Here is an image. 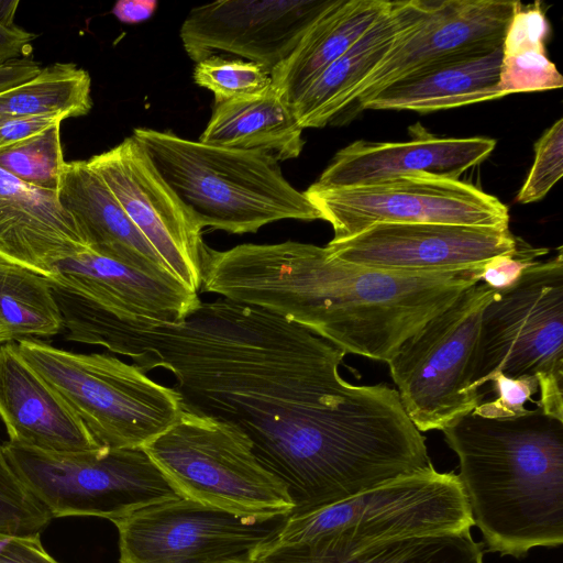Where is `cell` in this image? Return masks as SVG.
Instances as JSON below:
<instances>
[{
    "label": "cell",
    "instance_id": "5",
    "mask_svg": "<svg viewBox=\"0 0 563 563\" xmlns=\"http://www.w3.org/2000/svg\"><path fill=\"white\" fill-rule=\"evenodd\" d=\"M474 526L456 474L432 464L341 501L288 515L275 543L345 559L376 544Z\"/></svg>",
    "mask_w": 563,
    "mask_h": 563
},
{
    "label": "cell",
    "instance_id": "24",
    "mask_svg": "<svg viewBox=\"0 0 563 563\" xmlns=\"http://www.w3.org/2000/svg\"><path fill=\"white\" fill-rule=\"evenodd\" d=\"M387 0H332L300 42L272 73L273 85L290 104L385 13Z\"/></svg>",
    "mask_w": 563,
    "mask_h": 563
},
{
    "label": "cell",
    "instance_id": "22",
    "mask_svg": "<svg viewBox=\"0 0 563 563\" xmlns=\"http://www.w3.org/2000/svg\"><path fill=\"white\" fill-rule=\"evenodd\" d=\"M57 196L88 250L147 273L173 275L87 161L65 163Z\"/></svg>",
    "mask_w": 563,
    "mask_h": 563
},
{
    "label": "cell",
    "instance_id": "28",
    "mask_svg": "<svg viewBox=\"0 0 563 563\" xmlns=\"http://www.w3.org/2000/svg\"><path fill=\"white\" fill-rule=\"evenodd\" d=\"M0 324L11 341L53 336L63 330L49 278L1 256Z\"/></svg>",
    "mask_w": 563,
    "mask_h": 563
},
{
    "label": "cell",
    "instance_id": "29",
    "mask_svg": "<svg viewBox=\"0 0 563 563\" xmlns=\"http://www.w3.org/2000/svg\"><path fill=\"white\" fill-rule=\"evenodd\" d=\"M92 108L91 79L71 63H55L29 81L0 95V119L87 114Z\"/></svg>",
    "mask_w": 563,
    "mask_h": 563
},
{
    "label": "cell",
    "instance_id": "2",
    "mask_svg": "<svg viewBox=\"0 0 563 563\" xmlns=\"http://www.w3.org/2000/svg\"><path fill=\"white\" fill-rule=\"evenodd\" d=\"M483 265L439 273L387 272L297 241L244 243L223 251L206 244L199 294L268 310L345 354L387 363L407 339L482 280Z\"/></svg>",
    "mask_w": 563,
    "mask_h": 563
},
{
    "label": "cell",
    "instance_id": "25",
    "mask_svg": "<svg viewBox=\"0 0 563 563\" xmlns=\"http://www.w3.org/2000/svg\"><path fill=\"white\" fill-rule=\"evenodd\" d=\"M290 104L272 84L265 91L214 102L199 142L273 155L278 162L300 155L305 141Z\"/></svg>",
    "mask_w": 563,
    "mask_h": 563
},
{
    "label": "cell",
    "instance_id": "7",
    "mask_svg": "<svg viewBox=\"0 0 563 563\" xmlns=\"http://www.w3.org/2000/svg\"><path fill=\"white\" fill-rule=\"evenodd\" d=\"M537 377V407L563 420V254L536 262L482 313L472 388L494 376Z\"/></svg>",
    "mask_w": 563,
    "mask_h": 563
},
{
    "label": "cell",
    "instance_id": "42",
    "mask_svg": "<svg viewBox=\"0 0 563 563\" xmlns=\"http://www.w3.org/2000/svg\"><path fill=\"white\" fill-rule=\"evenodd\" d=\"M10 341H11V339H10L9 334L0 324V345L3 343L10 342Z\"/></svg>",
    "mask_w": 563,
    "mask_h": 563
},
{
    "label": "cell",
    "instance_id": "31",
    "mask_svg": "<svg viewBox=\"0 0 563 563\" xmlns=\"http://www.w3.org/2000/svg\"><path fill=\"white\" fill-rule=\"evenodd\" d=\"M192 77L196 85L213 93L214 102L257 95L273 84L271 71L262 65L218 55L196 63Z\"/></svg>",
    "mask_w": 563,
    "mask_h": 563
},
{
    "label": "cell",
    "instance_id": "13",
    "mask_svg": "<svg viewBox=\"0 0 563 563\" xmlns=\"http://www.w3.org/2000/svg\"><path fill=\"white\" fill-rule=\"evenodd\" d=\"M87 162L169 272L199 294L202 228L142 146L128 136Z\"/></svg>",
    "mask_w": 563,
    "mask_h": 563
},
{
    "label": "cell",
    "instance_id": "1",
    "mask_svg": "<svg viewBox=\"0 0 563 563\" xmlns=\"http://www.w3.org/2000/svg\"><path fill=\"white\" fill-rule=\"evenodd\" d=\"M95 344L168 371L183 409L239 429L308 512L427 468L426 438L387 384L353 385L345 353L268 310L219 297L181 322L100 316Z\"/></svg>",
    "mask_w": 563,
    "mask_h": 563
},
{
    "label": "cell",
    "instance_id": "33",
    "mask_svg": "<svg viewBox=\"0 0 563 563\" xmlns=\"http://www.w3.org/2000/svg\"><path fill=\"white\" fill-rule=\"evenodd\" d=\"M563 119L555 121L534 143V159L516 200L531 203L541 200L562 177Z\"/></svg>",
    "mask_w": 563,
    "mask_h": 563
},
{
    "label": "cell",
    "instance_id": "10",
    "mask_svg": "<svg viewBox=\"0 0 563 563\" xmlns=\"http://www.w3.org/2000/svg\"><path fill=\"white\" fill-rule=\"evenodd\" d=\"M496 291L482 282L470 286L387 362L401 406L421 433L442 431L481 404L472 364L482 313Z\"/></svg>",
    "mask_w": 563,
    "mask_h": 563
},
{
    "label": "cell",
    "instance_id": "40",
    "mask_svg": "<svg viewBox=\"0 0 563 563\" xmlns=\"http://www.w3.org/2000/svg\"><path fill=\"white\" fill-rule=\"evenodd\" d=\"M156 0H120L112 8V14L122 23L136 24L153 16L157 9Z\"/></svg>",
    "mask_w": 563,
    "mask_h": 563
},
{
    "label": "cell",
    "instance_id": "23",
    "mask_svg": "<svg viewBox=\"0 0 563 563\" xmlns=\"http://www.w3.org/2000/svg\"><path fill=\"white\" fill-rule=\"evenodd\" d=\"M501 58L503 44L433 65L389 84L360 110L429 113L503 98L498 90Z\"/></svg>",
    "mask_w": 563,
    "mask_h": 563
},
{
    "label": "cell",
    "instance_id": "8",
    "mask_svg": "<svg viewBox=\"0 0 563 563\" xmlns=\"http://www.w3.org/2000/svg\"><path fill=\"white\" fill-rule=\"evenodd\" d=\"M184 498L249 517L288 516L284 483L255 456L235 427L183 409L177 421L143 446Z\"/></svg>",
    "mask_w": 563,
    "mask_h": 563
},
{
    "label": "cell",
    "instance_id": "19",
    "mask_svg": "<svg viewBox=\"0 0 563 563\" xmlns=\"http://www.w3.org/2000/svg\"><path fill=\"white\" fill-rule=\"evenodd\" d=\"M0 418L8 441L19 445L58 453L102 448L11 341L0 345Z\"/></svg>",
    "mask_w": 563,
    "mask_h": 563
},
{
    "label": "cell",
    "instance_id": "36",
    "mask_svg": "<svg viewBox=\"0 0 563 563\" xmlns=\"http://www.w3.org/2000/svg\"><path fill=\"white\" fill-rule=\"evenodd\" d=\"M0 563H59L42 545L40 533L0 537Z\"/></svg>",
    "mask_w": 563,
    "mask_h": 563
},
{
    "label": "cell",
    "instance_id": "39",
    "mask_svg": "<svg viewBox=\"0 0 563 563\" xmlns=\"http://www.w3.org/2000/svg\"><path fill=\"white\" fill-rule=\"evenodd\" d=\"M41 69L36 62L27 57L0 64V95L34 78Z\"/></svg>",
    "mask_w": 563,
    "mask_h": 563
},
{
    "label": "cell",
    "instance_id": "35",
    "mask_svg": "<svg viewBox=\"0 0 563 563\" xmlns=\"http://www.w3.org/2000/svg\"><path fill=\"white\" fill-rule=\"evenodd\" d=\"M547 253L545 249H532L518 243L516 253L496 256L483 265L481 282L495 290L508 288L528 267L538 262L536 258Z\"/></svg>",
    "mask_w": 563,
    "mask_h": 563
},
{
    "label": "cell",
    "instance_id": "37",
    "mask_svg": "<svg viewBox=\"0 0 563 563\" xmlns=\"http://www.w3.org/2000/svg\"><path fill=\"white\" fill-rule=\"evenodd\" d=\"M64 120L60 115L0 119V148L27 140Z\"/></svg>",
    "mask_w": 563,
    "mask_h": 563
},
{
    "label": "cell",
    "instance_id": "26",
    "mask_svg": "<svg viewBox=\"0 0 563 563\" xmlns=\"http://www.w3.org/2000/svg\"><path fill=\"white\" fill-rule=\"evenodd\" d=\"M471 529L413 536L371 547L345 559L320 556L300 544L274 543L254 563H484Z\"/></svg>",
    "mask_w": 563,
    "mask_h": 563
},
{
    "label": "cell",
    "instance_id": "15",
    "mask_svg": "<svg viewBox=\"0 0 563 563\" xmlns=\"http://www.w3.org/2000/svg\"><path fill=\"white\" fill-rule=\"evenodd\" d=\"M332 0H223L192 8L179 36L196 63L217 52L238 55L271 73L289 57Z\"/></svg>",
    "mask_w": 563,
    "mask_h": 563
},
{
    "label": "cell",
    "instance_id": "27",
    "mask_svg": "<svg viewBox=\"0 0 563 563\" xmlns=\"http://www.w3.org/2000/svg\"><path fill=\"white\" fill-rule=\"evenodd\" d=\"M549 33L550 24L539 3L518 5L503 41L498 90L504 97L562 88L563 77L547 55Z\"/></svg>",
    "mask_w": 563,
    "mask_h": 563
},
{
    "label": "cell",
    "instance_id": "30",
    "mask_svg": "<svg viewBox=\"0 0 563 563\" xmlns=\"http://www.w3.org/2000/svg\"><path fill=\"white\" fill-rule=\"evenodd\" d=\"M60 124L0 148V168L29 185L57 190L65 166Z\"/></svg>",
    "mask_w": 563,
    "mask_h": 563
},
{
    "label": "cell",
    "instance_id": "17",
    "mask_svg": "<svg viewBox=\"0 0 563 563\" xmlns=\"http://www.w3.org/2000/svg\"><path fill=\"white\" fill-rule=\"evenodd\" d=\"M51 283L121 321L150 325L181 322L201 302L174 275H157L86 250L58 262Z\"/></svg>",
    "mask_w": 563,
    "mask_h": 563
},
{
    "label": "cell",
    "instance_id": "38",
    "mask_svg": "<svg viewBox=\"0 0 563 563\" xmlns=\"http://www.w3.org/2000/svg\"><path fill=\"white\" fill-rule=\"evenodd\" d=\"M35 37L34 33L15 25L5 26L0 23V64L26 58L32 51L31 43Z\"/></svg>",
    "mask_w": 563,
    "mask_h": 563
},
{
    "label": "cell",
    "instance_id": "32",
    "mask_svg": "<svg viewBox=\"0 0 563 563\" xmlns=\"http://www.w3.org/2000/svg\"><path fill=\"white\" fill-rule=\"evenodd\" d=\"M53 519L10 465L0 444V537L40 533Z\"/></svg>",
    "mask_w": 563,
    "mask_h": 563
},
{
    "label": "cell",
    "instance_id": "20",
    "mask_svg": "<svg viewBox=\"0 0 563 563\" xmlns=\"http://www.w3.org/2000/svg\"><path fill=\"white\" fill-rule=\"evenodd\" d=\"M88 250L57 190L0 168V256L51 277L60 261Z\"/></svg>",
    "mask_w": 563,
    "mask_h": 563
},
{
    "label": "cell",
    "instance_id": "21",
    "mask_svg": "<svg viewBox=\"0 0 563 563\" xmlns=\"http://www.w3.org/2000/svg\"><path fill=\"white\" fill-rule=\"evenodd\" d=\"M427 0L391 1L388 10L295 100L291 110L302 129L322 128L349 108L360 86L394 44L428 10Z\"/></svg>",
    "mask_w": 563,
    "mask_h": 563
},
{
    "label": "cell",
    "instance_id": "34",
    "mask_svg": "<svg viewBox=\"0 0 563 563\" xmlns=\"http://www.w3.org/2000/svg\"><path fill=\"white\" fill-rule=\"evenodd\" d=\"M493 393L497 397L481 402L472 412L487 419L512 418L526 412L525 404L532 401V395L539 391L537 377L512 378L504 374L493 377Z\"/></svg>",
    "mask_w": 563,
    "mask_h": 563
},
{
    "label": "cell",
    "instance_id": "9",
    "mask_svg": "<svg viewBox=\"0 0 563 563\" xmlns=\"http://www.w3.org/2000/svg\"><path fill=\"white\" fill-rule=\"evenodd\" d=\"M4 454L53 518L95 516L115 521L181 497L143 448L47 452L12 442Z\"/></svg>",
    "mask_w": 563,
    "mask_h": 563
},
{
    "label": "cell",
    "instance_id": "11",
    "mask_svg": "<svg viewBox=\"0 0 563 563\" xmlns=\"http://www.w3.org/2000/svg\"><path fill=\"white\" fill-rule=\"evenodd\" d=\"M334 241L353 236L376 223H443L509 229V210L474 185L423 173L405 174L368 184L303 191Z\"/></svg>",
    "mask_w": 563,
    "mask_h": 563
},
{
    "label": "cell",
    "instance_id": "18",
    "mask_svg": "<svg viewBox=\"0 0 563 563\" xmlns=\"http://www.w3.org/2000/svg\"><path fill=\"white\" fill-rule=\"evenodd\" d=\"M495 146L490 137L444 139L422 131L407 142L358 140L341 148L313 185L351 187L412 173L459 179L487 158Z\"/></svg>",
    "mask_w": 563,
    "mask_h": 563
},
{
    "label": "cell",
    "instance_id": "4",
    "mask_svg": "<svg viewBox=\"0 0 563 563\" xmlns=\"http://www.w3.org/2000/svg\"><path fill=\"white\" fill-rule=\"evenodd\" d=\"M131 136L202 229L243 234L280 220L321 219L271 154L209 145L150 128H136Z\"/></svg>",
    "mask_w": 563,
    "mask_h": 563
},
{
    "label": "cell",
    "instance_id": "3",
    "mask_svg": "<svg viewBox=\"0 0 563 563\" xmlns=\"http://www.w3.org/2000/svg\"><path fill=\"white\" fill-rule=\"evenodd\" d=\"M442 432L487 551L521 558L563 543V420L538 407L505 419L470 412Z\"/></svg>",
    "mask_w": 563,
    "mask_h": 563
},
{
    "label": "cell",
    "instance_id": "41",
    "mask_svg": "<svg viewBox=\"0 0 563 563\" xmlns=\"http://www.w3.org/2000/svg\"><path fill=\"white\" fill-rule=\"evenodd\" d=\"M19 1H0V23L5 26H14L13 19Z\"/></svg>",
    "mask_w": 563,
    "mask_h": 563
},
{
    "label": "cell",
    "instance_id": "14",
    "mask_svg": "<svg viewBox=\"0 0 563 563\" xmlns=\"http://www.w3.org/2000/svg\"><path fill=\"white\" fill-rule=\"evenodd\" d=\"M509 229L443 223H376L343 239L331 240L328 253L344 262L402 273H439L477 267L516 253Z\"/></svg>",
    "mask_w": 563,
    "mask_h": 563
},
{
    "label": "cell",
    "instance_id": "16",
    "mask_svg": "<svg viewBox=\"0 0 563 563\" xmlns=\"http://www.w3.org/2000/svg\"><path fill=\"white\" fill-rule=\"evenodd\" d=\"M520 2L505 0L429 1L421 20L405 32L360 86V110L389 84L433 65L490 51L503 44Z\"/></svg>",
    "mask_w": 563,
    "mask_h": 563
},
{
    "label": "cell",
    "instance_id": "12",
    "mask_svg": "<svg viewBox=\"0 0 563 563\" xmlns=\"http://www.w3.org/2000/svg\"><path fill=\"white\" fill-rule=\"evenodd\" d=\"M287 516L249 517L179 498L113 521L119 563H254Z\"/></svg>",
    "mask_w": 563,
    "mask_h": 563
},
{
    "label": "cell",
    "instance_id": "6",
    "mask_svg": "<svg viewBox=\"0 0 563 563\" xmlns=\"http://www.w3.org/2000/svg\"><path fill=\"white\" fill-rule=\"evenodd\" d=\"M16 346L102 448H143L183 411L173 387L108 353L71 352L38 339L19 340Z\"/></svg>",
    "mask_w": 563,
    "mask_h": 563
}]
</instances>
